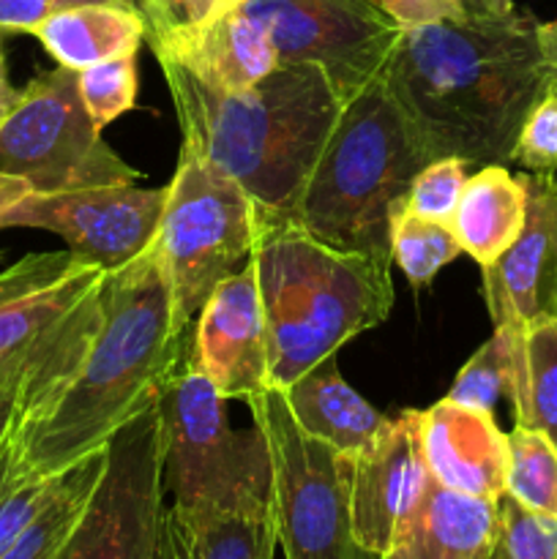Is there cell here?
<instances>
[{
  "instance_id": "obj_21",
  "label": "cell",
  "mask_w": 557,
  "mask_h": 559,
  "mask_svg": "<svg viewBox=\"0 0 557 559\" xmlns=\"http://www.w3.org/2000/svg\"><path fill=\"white\" fill-rule=\"evenodd\" d=\"M282 393L300 429L328 442L344 456H353L371 445L388 424L380 409L371 407L349 388V382L339 374L333 358L300 374Z\"/></svg>"
},
{
  "instance_id": "obj_31",
  "label": "cell",
  "mask_w": 557,
  "mask_h": 559,
  "mask_svg": "<svg viewBox=\"0 0 557 559\" xmlns=\"http://www.w3.org/2000/svg\"><path fill=\"white\" fill-rule=\"evenodd\" d=\"M497 549L491 559H557V519L528 511L513 497L502 495Z\"/></svg>"
},
{
  "instance_id": "obj_16",
  "label": "cell",
  "mask_w": 557,
  "mask_h": 559,
  "mask_svg": "<svg viewBox=\"0 0 557 559\" xmlns=\"http://www.w3.org/2000/svg\"><path fill=\"white\" fill-rule=\"evenodd\" d=\"M194 358L224 399L249 402L268 391V328L254 262L224 278L194 325Z\"/></svg>"
},
{
  "instance_id": "obj_22",
  "label": "cell",
  "mask_w": 557,
  "mask_h": 559,
  "mask_svg": "<svg viewBox=\"0 0 557 559\" xmlns=\"http://www.w3.org/2000/svg\"><path fill=\"white\" fill-rule=\"evenodd\" d=\"M33 36L58 66L82 71L140 52L142 41H147V20L131 3H82L55 11Z\"/></svg>"
},
{
  "instance_id": "obj_29",
  "label": "cell",
  "mask_w": 557,
  "mask_h": 559,
  "mask_svg": "<svg viewBox=\"0 0 557 559\" xmlns=\"http://www.w3.org/2000/svg\"><path fill=\"white\" fill-rule=\"evenodd\" d=\"M76 82H80V96L91 112L93 123L104 129L115 118L134 109L137 91H140L137 55L87 66V69L76 71Z\"/></svg>"
},
{
  "instance_id": "obj_39",
  "label": "cell",
  "mask_w": 557,
  "mask_h": 559,
  "mask_svg": "<svg viewBox=\"0 0 557 559\" xmlns=\"http://www.w3.org/2000/svg\"><path fill=\"white\" fill-rule=\"evenodd\" d=\"M27 194H33V191L25 180L0 173V216H3L9 207H14L20 200H25Z\"/></svg>"
},
{
  "instance_id": "obj_34",
  "label": "cell",
  "mask_w": 557,
  "mask_h": 559,
  "mask_svg": "<svg viewBox=\"0 0 557 559\" xmlns=\"http://www.w3.org/2000/svg\"><path fill=\"white\" fill-rule=\"evenodd\" d=\"M371 3L386 11L402 31L435 25V22H459L473 14L491 11L481 0H371Z\"/></svg>"
},
{
  "instance_id": "obj_2",
  "label": "cell",
  "mask_w": 557,
  "mask_h": 559,
  "mask_svg": "<svg viewBox=\"0 0 557 559\" xmlns=\"http://www.w3.org/2000/svg\"><path fill=\"white\" fill-rule=\"evenodd\" d=\"M169 322V287L151 243L104 276L102 325L69 385L31 429L9 431L16 467L55 478L147 407L167 369Z\"/></svg>"
},
{
  "instance_id": "obj_7",
  "label": "cell",
  "mask_w": 557,
  "mask_h": 559,
  "mask_svg": "<svg viewBox=\"0 0 557 559\" xmlns=\"http://www.w3.org/2000/svg\"><path fill=\"white\" fill-rule=\"evenodd\" d=\"M164 491L175 508H273L268 442L257 426L233 431L227 399L202 374L194 342L167 360L156 388Z\"/></svg>"
},
{
  "instance_id": "obj_11",
  "label": "cell",
  "mask_w": 557,
  "mask_h": 559,
  "mask_svg": "<svg viewBox=\"0 0 557 559\" xmlns=\"http://www.w3.org/2000/svg\"><path fill=\"white\" fill-rule=\"evenodd\" d=\"M104 451L102 475L60 559H158L167 491L156 399L126 420Z\"/></svg>"
},
{
  "instance_id": "obj_5",
  "label": "cell",
  "mask_w": 557,
  "mask_h": 559,
  "mask_svg": "<svg viewBox=\"0 0 557 559\" xmlns=\"http://www.w3.org/2000/svg\"><path fill=\"white\" fill-rule=\"evenodd\" d=\"M429 162L386 82H369L344 102L289 222L331 249L391 267L393 216Z\"/></svg>"
},
{
  "instance_id": "obj_33",
  "label": "cell",
  "mask_w": 557,
  "mask_h": 559,
  "mask_svg": "<svg viewBox=\"0 0 557 559\" xmlns=\"http://www.w3.org/2000/svg\"><path fill=\"white\" fill-rule=\"evenodd\" d=\"M511 164L524 173H557V82L530 107L513 142Z\"/></svg>"
},
{
  "instance_id": "obj_6",
  "label": "cell",
  "mask_w": 557,
  "mask_h": 559,
  "mask_svg": "<svg viewBox=\"0 0 557 559\" xmlns=\"http://www.w3.org/2000/svg\"><path fill=\"white\" fill-rule=\"evenodd\" d=\"M107 273L66 251L27 254L0 273V388L11 435L31 429L80 369L98 325Z\"/></svg>"
},
{
  "instance_id": "obj_8",
  "label": "cell",
  "mask_w": 557,
  "mask_h": 559,
  "mask_svg": "<svg viewBox=\"0 0 557 559\" xmlns=\"http://www.w3.org/2000/svg\"><path fill=\"white\" fill-rule=\"evenodd\" d=\"M260 216V207L233 178L180 147L153 238L169 287V358L194 342L197 317L213 289L249 262Z\"/></svg>"
},
{
  "instance_id": "obj_24",
  "label": "cell",
  "mask_w": 557,
  "mask_h": 559,
  "mask_svg": "<svg viewBox=\"0 0 557 559\" xmlns=\"http://www.w3.org/2000/svg\"><path fill=\"white\" fill-rule=\"evenodd\" d=\"M508 402L517 426L541 431L557 448V317L513 328Z\"/></svg>"
},
{
  "instance_id": "obj_41",
  "label": "cell",
  "mask_w": 557,
  "mask_h": 559,
  "mask_svg": "<svg viewBox=\"0 0 557 559\" xmlns=\"http://www.w3.org/2000/svg\"><path fill=\"white\" fill-rule=\"evenodd\" d=\"M11 424H14V396H11V391L0 388V445L9 437Z\"/></svg>"
},
{
  "instance_id": "obj_23",
  "label": "cell",
  "mask_w": 557,
  "mask_h": 559,
  "mask_svg": "<svg viewBox=\"0 0 557 559\" xmlns=\"http://www.w3.org/2000/svg\"><path fill=\"white\" fill-rule=\"evenodd\" d=\"M528 216V189L506 164H484L464 183L451 229L467 257L481 267L511 249Z\"/></svg>"
},
{
  "instance_id": "obj_28",
  "label": "cell",
  "mask_w": 557,
  "mask_h": 559,
  "mask_svg": "<svg viewBox=\"0 0 557 559\" xmlns=\"http://www.w3.org/2000/svg\"><path fill=\"white\" fill-rule=\"evenodd\" d=\"M513 364V325H497L495 333L475 349L473 358L462 366L446 399L464 407L489 409L502 396L508 399Z\"/></svg>"
},
{
  "instance_id": "obj_25",
  "label": "cell",
  "mask_w": 557,
  "mask_h": 559,
  "mask_svg": "<svg viewBox=\"0 0 557 559\" xmlns=\"http://www.w3.org/2000/svg\"><path fill=\"white\" fill-rule=\"evenodd\" d=\"M104 459H107V451L98 448V451L87 453L85 459L71 464L69 469H63L42 511L11 540V546L0 555V559H60L82 511H85L87 497H91L93 486L102 475Z\"/></svg>"
},
{
  "instance_id": "obj_15",
  "label": "cell",
  "mask_w": 557,
  "mask_h": 559,
  "mask_svg": "<svg viewBox=\"0 0 557 559\" xmlns=\"http://www.w3.org/2000/svg\"><path fill=\"white\" fill-rule=\"evenodd\" d=\"M528 216L511 249L484 273L491 322L528 328L557 317V175L522 173Z\"/></svg>"
},
{
  "instance_id": "obj_36",
  "label": "cell",
  "mask_w": 557,
  "mask_h": 559,
  "mask_svg": "<svg viewBox=\"0 0 557 559\" xmlns=\"http://www.w3.org/2000/svg\"><path fill=\"white\" fill-rule=\"evenodd\" d=\"M251 0H173L175 22H186V25H202V22L218 20L224 14L244 9Z\"/></svg>"
},
{
  "instance_id": "obj_37",
  "label": "cell",
  "mask_w": 557,
  "mask_h": 559,
  "mask_svg": "<svg viewBox=\"0 0 557 559\" xmlns=\"http://www.w3.org/2000/svg\"><path fill=\"white\" fill-rule=\"evenodd\" d=\"M20 102V91L11 85L9 80V66H5V49H3V36H0V123L11 115V109Z\"/></svg>"
},
{
  "instance_id": "obj_30",
  "label": "cell",
  "mask_w": 557,
  "mask_h": 559,
  "mask_svg": "<svg viewBox=\"0 0 557 559\" xmlns=\"http://www.w3.org/2000/svg\"><path fill=\"white\" fill-rule=\"evenodd\" d=\"M55 478H36L25 475L14 464L9 437L0 445V555L11 546V540L31 524V519L42 511L55 489Z\"/></svg>"
},
{
  "instance_id": "obj_20",
  "label": "cell",
  "mask_w": 557,
  "mask_h": 559,
  "mask_svg": "<svg viewBox=\"0 0 557 559\" xmlns=\"http://www.w3.org/2000/svg\"><path fill=\"white\" fill-rule=\"evenodd\" d=\"M276 544L273 508L167 506L158 559H273Z\"/></svg>"
},
{
  "instance_id": "obj_27",
  "label": "cell",
  "mask_w": 557,
  "mask_h": 559,
  "mask_svg": "<svg viewBox=\"0 0 557 559\" xmlns=\"http://www.w3.org/2000/svg\"><path fill=\"white\" fill-rule=\"evenodd\" d=\"M464 251L448 224L429 222L407 211V205L393 216L391 257L413 287H426L431 278L459 260Z\"/></svg>"
},
{
  "instance_id": "obj_26",
  "label": "cell",
  "mask_w": 557,
  "mask_h": 559,
  "mask_svg": "<svg viewBox=\"0 0 557 559\" xmlns=\"http://www.w3.org/2000/svg\"><path fill=\"white\" fill-rule=\"evenodd\" d=\"M506 495L528 511L557 519V448L549 437L528 426L508 431Z\"/></svg>"
},
{
  "instance_id": "obj_12",
  "label": "cell",
  "mask_w": 557,
  "mask_h": 559,
  "mask_svg": "<svg viewBox=\"0 0 557 559\" xmlns=\"http://www.w3.org/2000/svg\"><path fill=\"white\" fill-rule=\"evenodd\" d=\"M278 63L320 66L342 98L380 80L402 27L371 0H251Z\"/></svg>"
},
{
  "instance_id": "obj_13",
  "label": "cell",
  "mask_w": 557,
  "mask_h": 559,
  "mask_svg": "<svg viewBox=\"0 0 557 559\" xmlns=\"http://www.w3.org/2000/svg\"><path fill=\"white\" fill-rule=\"evenodd\" d=\"M164 202L167 186L137 189L134 183L27 194L0 216V229H47L63 238L82 262L112 273L153 243Z\"/></svg>"
},
{
  "instance_id": "obj_17",
  "label": "cell",
  "mask_w": 557,
  "mask_h": 559,
  "mask_svg": "<svg viewBox=\"0 0 557 559\" xmlns=\"http://www.w3.org/2000/svg\"><path fill=\"white\" fill-rule=\"evenodd\" d=\"M420 440L437 484L486 500L506 495L508 435L495 413L442 399L420 409Z\"/></svg>"
},
{
  "instance_id": "obj_45",
  "label": "cell",
  "mask_w": 557,
  "mask_h": 559,
  "mask_svg": "<svg viewBox=\"0 0 557 559\" xmlns=\"http://www.w3.org/2000/svg\"><path fill=\"white\" fill-rule=\"evenodd\" d=\"M555 175H557V173H555Z\"/></svg>"
},
{
  "instance_id": "obj_38",
  "label": "cell",
  "mask_w": 557,
  "mask_h": 559,
  "mask_svg": "<svg viewBox=\"0 0 557 559\" xmlns=\"http://www.w3.org/2000/svg\"><path fill=\"white\" fill-rule=\"evenodd\" d=\"M147 38L162 33L164 27L175 25V14H173V0H147Z\"/></svg>"
},
{
  "instance_id": "obj_10",
  "label": "cell",
  "mask_w": 557,
  "mask_h": 559,
  "mask_svg": "<svg viewBox=\"0 0 557 559\" xmlns=\"http://www.w3.org/2000/svg\"><path fill=\"white\" fill-rule=\"evenodd\" d=\"M246 404L268 442L284 559H375L353 538L344 453L306 435L278 388H268Z\"/></svg>"
},
{
  "instance_id": "obj_19",
  "label": "cell",
  "mask_w": 557,
  "mask_h": 559,
  "mask_svg": "<svg viewBox=\"0 0 557 559\" xmlns=\"http://www.w3.org/2000/svg\"><path fill=\"white\" fill-rule=\"evenodd\" d=\"M497 530V500L464 495L431 478L380 559H491Z\"/></svg>"
},
{
  "instance_id": "obj_35",
  "label": "cell",
  "mask_w": 557,
  "mask_h": 559,
  "mask_svg": "<svg viewBox=\"0 0 557 559\" xmlns=\"http://www.w3.org/2000/svg\"><path fill=\"white\" fill-rule=\"evenodd\" d=\"M82 3H129V0H0V33H33L55 11Z\"/></svg>"
},
{
  "instance_id": "obj_32",
  "label": "cell",
  "mask_w": 557,
  "mask_h": 559,
  "mask_svg": "<svg viewBox=\"0 0 557 559\" xmlns=\"http://www.w3.org/2000/svg\"><path fill=\"white\" fill-rule=\"evenodd\" d=\"M470 164L457 156L429 162L418 175L407 194V211L429 222L448 224L451 227L453 213L462 200L464 183H467Z\"/></svg>"
},
{
  "instance_id": "obj_3",
  "label": "cell",
  "mask_w": 557,
  "mask_h": 559,
  "mask_svg": "<svg viewBox=\"0 0 557 559\" xmlns=\"http://www.w3.org/2000/svg\"><path fill=\"white\" fill-rule=\"evenodd\" d=\"M158 66L183 147L233 178L262 213L289 218L344 107L331 76L320 66L278 63L257 85L216 91L173 60Z\"/></svg>"
},
{
  "instance_id": "obj_42",
  "label": "cell",
  "mask_w": 557,
  "mask_h": 559,
  "mask_svg": "<svg viewBox=\"0 0 557 559\" xmlns=\"http://www.w3.org/2000/svg\"><path fill=\"white\" fill-rule=\"evenodd\" d=\"M481 3H484L486 9H491V11H508V9H513V0H481Z\"/></svg>"
},
{
  "instance_id": "obj_43",
  "label": "cell",
  "mask_w": 557,
  "mask_h": 559,
  "mask_svg": "<svg viewBox=\"0 0 557 559\" xmlns=\"http://www.w3.org/2000/svg\"><path fill=\"white\" fill-rule=\"evenodd\" d=\"M129 3H131V5H137V9H140L142 14H145V0H129Z\"/></svg>"
},
{
  "instance_id": "obj_44",
  "label": "cell",
  "mask_w": 557,
  "mask_h": 559,
  "mask_svg": "<svg viewBox=\"0 0 557 559\" xmlns=\"http://www.w3.org/2000/svg\"><path fill=\"white\" fill-rule=\"evenodd\" d=\"M145 11H147V0H145Z\"/></svg>"
},
{
  "instance_id": "obj_9",
  "label": "cell",
  "mask_w": 557,
  "mask_h": 559,
  "mask_svg": "<svg viewBox=\"0 0 557 559\" xmlns=\"http://www.w3.org/2000/svg\"><path fill=\"white\" fill-rule=\"evenodd\" d=\"M0 173L22 178L33 194L129 186L142 178L93 123L80 96L76 71H42L20 91V102L0 123Z\"/></svg>"
},
{
  "instance_id": "obj_14",
  "label": "cell",
  "mask_w": 557,
  "mask_h": 559,
  "mask_svg": "<svg viewBox=\"0 0 557 559\" xmlns=\"http://www.w3.org/2000/svg\"><path fill=\"white\" fill-rule=\"evenodd\" d=\"M344 459L353 538L364 555L380 559L431 480L420 440V409L388 418L371 445Z\"/></svg>"
},
{
  "instance_id": "obj_4",
  "label": "cell",
  "mask_w": 557,
  "mask_h": 559,
  "mask_svg": "<svg viewBox=\"0 0 557 559\" xmlns=\"http://www.w3.org/2000/svg\"><path fill=\"white\" fill-rule=\"evenodd\" d=\"M251 262L265 311L268 380L278 391L391 314V267L331 249L284 216L262 213Z\"/></svg>"
},
{
  "instance_id": "obj_1",
  "label": "cell",
  "mask_w": 557,
  "mask_h": 559,
  "mask_svg": "<svg viewBox=\"0 0 557 559\" xmlns=\"http://www.w3.org/2000/svg\"><path fill=\"white\" fill-rule=\"evenodd\" d=\"M530 11H484L407 27L380 80L431 162L511 164L530 107L557 82Z\"/></svg>"
},
{
  "instance_id": "obj_18",
  "label": "cell",
  "mask_w": 557,
  "mask_h": 559,
  "mask_svg": "<svg viewBox=\"0 0 557 559\" xmlns=\"http://www.w3.org/2000/svg\"><path fill=\"white\" fill-rule=\"evenodd\" d=\"M156 60H173L216 91H244L278 66L265 27L244 9L202 25H175L147 38Z\"/></svg>"
},
{
  "instance_id": "obj_40",
  "label": "cell",
  "mask_w": 557,
  "mask_h": 559,
  "mask_svg": "<svg viewBox=\"0 0 557 559\" xmlns=\"http://www.w3.org/2000/svg\"><path fill=\"white\" fill-rule=\"evenodd\" d=\"M538 41H541V52H544V60L549 63V69L557 74V20L541 22Z\"/></svg>"
}]
</instances>
